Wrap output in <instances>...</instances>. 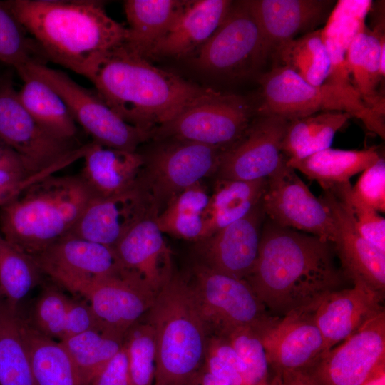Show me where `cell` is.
<instances>
[{
  "mask_svg": "<svg viewBox=\"0 0 385 385\" xmlns=\"http://www.w3.org/2000/svg\"><path fill=\"white\" fill-rule=\"evenodd\" d=\"M335 255L332 243L269 220L245 280L271 314L282 317L316 307L328 293L341 289L347 278L337 267Z\"/></svg>",
  "mask_w": 385,
  "mask_h": 385,
  "instance_id": "6da1fadb",
  "label": "cell"
},
{
  "mask_svg": "<svg viewBox=\"0 0 385 385\" xmlns=\"http://www.w3.org/2000/svg\"><path fill=\"white\" fill-rule=\"evenodd\" d=\"M84 76L124 121L151 134L218 92L153 66L124 43L98 56Z\"/></svg>",
  "mask_w": 385,
  "mask_h": 385,
  "instance_id": "7a4b0ae2",
  "label": "cell"
},
{
  "mask_svg": "<svg viewBox=\"0 0 385 385\" xmlns=\"http://www.w3.org/2000/svg\"><path fill=\"white\" fill-rule=\"evenodd\" d=\"M7 1L44 57L83 76L98 56L127 38L128 29L98 1Z\"/></svg>",
  "mask_w": 385,
  "mask_h": 385,
  "instance_id": "3957f363",
  "label": "cell"
},
{
  "mask_svg": "<svg viewBox=\"0 0 385 385\" xmlns=\"http://www.w3.org/2000/svg\"><path fill=\"white\" fill-rule=\"evenodd\" d=\"M93 197L79 175H46L0 206V232L36 256L71 232Z\"/></svg>",
  "mask_w": 385,
  "mask_h": 385,
  "instance_id": "277c9868",
  "label": "cell"
},
{
  "mask_svg": "<svg viewBox=\"0 0 385 385\" xmlns=\"http://www.w3.org/2000/svg\"><path fill=\"white\" fill-rule=\"evenodd\" d=\"M145 318L154 331L153 385H195L211 334L189 280L173 273L157 293Z\"/></svg>",
  "mask_w": 385,
  "mask_h": 385,
  "instance_id": "5b68a950",
  "label": "cell"
},
{
  "mask_svg": "<svg viewBox=\"0 0 385 385\" xmlns=\"http://www.w3.org/2000/svg\"><path fill=\"white\" fill-rule=\"evenodd\" d=\"M260 102L257 115L287 121L324 111H339L359 119L370 132L385 138L384 117L369 108L354 86L324 82L313 85L293 71L275 65L259 78Z\"/></svg>",
  "mask_w": 385,
  "mask_h": 385,
  "instance_id": "8992f818",
  "label": "cell"
},
{
  "mask_svg": "<svg viewBox=\"0 0 385 385\" xmlns=\"http://www.w3.org/2000/svg\"><path fill=\"white\" fill-rule=\"evenodd\" d=\"M142 154L137 185L156 217L184 189L216 174L225 149L195 142L164 140Z\"/></svg>",
  "mask_w": 385,
  "mask_h": 385,
  "instance_id": "52a82bcc",
  "label": "cell"
},
{
  "mask_svg": "<svg viewBox=\"0 0 385 385\" xmlns=\"http://www.w3.org/2000/svg\"><path fill=\"white\" fill-rule=\"evenodd\" d=\"M270 56L247 0L233 1L227 16L194 54L192 64L200 71L236 81L255 74Z\"/></svg>",
  "mask_w": 385,
  "mask_h": 385,
  "instance_id": "ba28073f",
  "label": "cell"
},
{
  "mask_svg": "<svg viewBox=\"0 0 385 385\" xmlns=\"http://www.w3.org/2000/svg\"><path fill=\"white\" fill-rule=\"evenodd\" d=\"M9 77L0 82V139L17 154L29 175L53 174L83 158L89 143L78 145L46 130L23 106Z\"/></svg>",
  "mask_w": 385,
  "mask_h": 385,
  "instance_id": "9c48e42d",
  "label": "cell"
},
{
  "mask_svg": "<svg viewBox=\"0 0 385 385\" xmlns=\"http://www.w3.org/2000/svg\"><path fill=\"white\" fill-rule=\"evenodd\" d=\"M19 76L31 75L49 85L66 103L73 120L103 146L135 152L152 138L150 132L131 125L118 116L93 91L79 85L67 73L38 61L18 71Z\"/></svg>",
  "mask_w": 385,
  "mask_h": 385,
  "instance_id": "30bf717a",
  "label": "cell"
},
{
  "mask_svg": "<svg viewBox=\"0 0 385 385\" xmlns=\"http://www.w3.org/2000/svg\"><path fill=\"white\" fill-rule=\"evenodd\" d=\"M189 282L211 335L225 337L245 327L258 331L276 317L268 313L245 279L218 272L198 262L193 267L192 279Z\"/></svg>",
  "mask_w": 385,
  "mask_h": 385,
  "instance_id": "8fae6325",
  "label": "cell"
},
{
  "mask_svg": "<svg viewBox=\"0 0 385 385\" xmlns=\"http://www.w3.org/2000/svg\"><path fill=\"white\" fill-rule=\"evenodd\" d=\"M253 113L245 97L218 91L153 130L152 138L195 142L225 150L242 137Z\"/></svg>",
  "mask_w": 385,
  "mask_h": 385,
  "instance_id": "7c38bea8",
  "label": "cell"
},
{
  "mask_svg": "<svg viewBox=\"0 0 385 385\" xmlns=\"http://www.w3.org/2000/svg\"><path fill=\"white\" fill-rule=\"evenodd\" d=\"M261 205L274 223L334 242L337 229L328 207L312 193L287 160L267 178Z\"/></svg>",
  "mask_w": 385,
  "mask_h": 385,
  "instance_id": "4fadbf2b",
  "label": "cell"
},
{
  "mask_svg": "<svg viewBox=\"0 0 385 385\" xmlns=\"http://www.w3.org/2000/svg\"><path fill=\"white\" fill-rule=\"evenodd\" d=\"M385 359V311L300 371L312 385H359Z\"/></svg>",
  "mask_w": 385,
  "mask_h": 385,
  "instance_id": "5bb4252c",
  "label": "cell"
},
{
  "mask_svg": "<svg viewBox=\"0 0 385 385\" xmlns=\"http://www.w3.org/2000/svg\"><path fill=\"white\" fill-rule=\"evenodd\" d=\"M71 292L86 299L101 329L123 338L148 312L157 294L127 271L80 282Z\"/></svg>",
  "mask_w": 385,
  "mask_h": 385,
  "instance_id": "9a60e30c",
  "label": "cell"
},
{
  "mask_svg": "<svg viewBox=\"0 0 385 385\" xmlns=\"http://www.w3.org/2000/svg\"><path fill=\"white\" fill-rule=\"evenodd\" d=\"M287 120L257 115L242 137L225 149L217 179L255 181L267 179L287 160L282 151Z\"/></svg>",
  "mask_w": 385,
  "mask_h": 385,
  "instance_id": "2e32d148",
  "label": "cell"
},
{
  "mask_svg": "<svg viewBox=\"0 0 385 385\" xmlns=\"http://www.w3.org/2000/svg\"><path fill=\"white\" fill-rule=\"evenodd\" d=\"M32 257L42 273L68 291L78 283L125 271L114 247L70 235Z\"/></svg>",
  "mask_w": 385,
  "mask_h": 385,
  "instance_id": "e0dca14e",
  "label": "cell"
},
{
  "mask_svg": "<svg viewBox=\"0 0 385 385\" xmlns=\"http://www.w3.org/2000/svg\"><path fill=\"white\" fill-rule=\"evenodd\" d=\"M314 309H301L276 317L257 331L274 372L302 371L327 352L314 318Z\"/></svg>",
  "mask_w": 385,
  "mask_h": 385,
  "instance_id": "ac0fdd59",
  "label": "cell"
},
{
  "mask_svg": "<svg viewBox=\"0 0 385 385\" xmlns=\"http://www.w3.org/2000/svg\"><path fill=\"white\" fill-rule=\"evenodd\" d=\"M265 213L261 202L242 218L197 242L200 263L245 279L257 257Z\"/></svg>",
  "mask_w": 385,
  "mask_h": 385,
  "instance_id": "d6986e66",
  "label": "cell"
},
{
  "mask_svg": "<svg viewBox=\"0 0 385 385\" xmlns=\"http://www.w3.org/2000/svg\"><path fill=\"white\" fill-rule=\"evenodd\" d=\"M351 289H340L325 295L314 310V318L329 351L357 331L369 319L385 311L384 293L361 280Z\"/></svg>",
  "mask_w": 385,
  "mask_h": 385,
  "instance_id": "ffe728a7",
  "label": "cell"
},
{
  "mask_svg": "<svg viewBox=\"0 0 385 385\" xmlns=\"http://www.w3.org/2000/svg\"><path fill=\"white\" fill-rule=\"evenodd\" d=\"M148 215H152L149 207L136 185L112 196L93 197L68 235L115 247L136 223Z\"/></svg>",
  "mask_w": 385,
  "mask_h": 385,
  "instance_id": "44dd1931",
  "label": "cell"
},
{
  "mask_svg": "<svg viewBox=\"0 0 385 385\" xmlns=\"http://www.w3.org/2000/svg\"><path fill=\"white\" fill-rule=\"evenodd\" d=\"M334 219L337 235L333 245L347 279L361 280L385 292V252L366 240L356 228L343 203L329 190L319 197Z\"/></svg>",
  "mask_w": 385,
  "mask_h": 385,
  "instance_id": "7402d4cb",
  "label": "cell"
},
{
  "mask_svg": "<svg viewBox=\"0 0 385 385\" xmlns=\"http://www.w3.org/2000/svg\"><path fill=\"white\" fill-rule=\"evenodd\" d=\"M270 54L296 38L316 30L327 19L334 4L330 0H247Z\"/></svg>",
  "mask_w": 385,
  "mask_h": 385,
  "instance_id": "603a6c76",
  "label": "cell"
},
{
  "mask_svg": "<svg viewBox=\"0 0 385 385\" xmlns=\"http://www.w3.org/2000/svg\"><path fill=\"white\" fill-rule=\"evenodd\" d=\"M114 248L123 269L156 293L174 273L170 248L152 215L136 223Z\"/></svg>",
  "mask_w": 385,
  "mask_h": 385,
  "instance_id": "cb8c5ba5",
  "label": "cell"
},
{
  "mask_svg": "<svg viewBox=\"0 0 385 385\" xmlns=\"http://www.w3.org/2000/svg\"><path fill=\"white\" fill-rule=\"evenodd\" d=\"M233 1L191 0L150 51L153 57H185L195 53L221 24Z\"/></svg>",
  "mask_w": 385,
  "mask_h": 385,
  "instance_id": "d4e9b609",
  "label": "cell"
},
{
  "mask_svg": "<svg viewBox=\"0 0 385 385\" xmlns=\"http://www.w3.org/2000/svg\"><path fill=\"white\" fill-rule=\"evenodd\" d=\"M79 175L93 197H108L133 188L143 164L142 154L91 141Z\"/></svg>",
  "mask_w": 385,
  "mask_h": 385,
  "instance_id": "484cf974",
  "label": "cell"
},
{
  "mask_svg": "<svg viewBox=\"0 0 385 385\" xmlns=\"http://www.w3.org/2000/svg\"><path fill=\"white\" fill-rule=\"evenodd\" d=\"M385 38L377 30L365 28L353 38L346 51V59L354 86L365 104L384 117V98L377 92L385 74Z\"/></svg>",
  "mask_w": 385,
  "mask_h": 385,
  "instance_id": "4316f807",
  "label": "cell"
},
{
  "mask_svg": "<svg viewBox=\"0 0 385 385\" xmlns=\"http://www.w3.org/2000/svg\"><path fill=\"white\" fill-rule=\"evenodd\" d=\"M19 326L35 385H86L60 341L43 334L20 316Z\"/></svg>",
  "mask_w": 385,
  "mask_h": 385,
  "instance_id": "83f0119b",
  "label": "cell"
},
{
  "mask_svg": "<svg viewBox=\"0 0 385 385\" xmlns=\"http://www.w3.org/2000/svg\"><path fill=\"white\" fill-rule=\"evenodd\" d=\"M180 0H127L123 3L128 24L124 45L148 60L153 48L168 30L182 9Z\"/></svg>",
  "mask_w": 385,
  "mask_h": 385,
  "instance_id": "f1b7e54d",
  "label": "cell"
},
{
  "mask_svg": "<svg viewBox=\"0 0 385 385\" xmlns=\"http://www.w3.org/2000/svg\"><path fill=\"white\" fill-rule=\"evenodd\" d=\"M381 157L376 147L362 150L328 148L302 159H288L287 165L327 190L349 182L353 175L363 172Z\"/></svg>",
  "mask_w": 385,
  "mask_h": 385,
  "instance_id": "f546056e",
  "label": "cell"
},
{
  "mask_svg": "<svg viewBox=\"0 0 385 385\" xmlns=\"http://www.w3.org/2000/svg\"><path fill=\"white\" fill-rule=\"evenodd\" d=\"M266 180L217 178L204 214L203 239L245 216L258 205L265 189Z\"/></svg>",
  "mask_w": 385,
  "mask_h": 385,
  "instance_id": "4dcf8cb0",
  "label": "cell"
},
{
  "mask_svg": "<svg viewBox=\"0 0 385 385\" xmlns=\"http://www.w3.org/2000/svg\"><path fill=\"white\" fill-rule=\"evenodd\" d=\"M19 77L24 84L18 91V97L29 113L53 135L76 141V123L58 93L38 78L31 75Z\"/></svg>",
  "mask_w": 385,
  "mask_h": 385,
  "instance_id": "1f68e13d",
  "label": "cell"
},
{
  "mask_svg": "<svg viewBox=\"0 0 385 385\" xmlns=\"http://www.w3.org/2000/svg\"><path fill=\"white\" fill-rule=\"evenodd\" d=\"M351 118L345 112L324 111L287 121L282 151L298 160L330 148L334 137Z\"/></svg>",
  "mask_w": 385,
  "mask_h": 385,
  "instance_id": "d6a6232c",
  "label": "cell"
},
{
  "mask_svg": "<svg viewBox=\"0 0 385 385\" xmlns=\"http://www.w3.org/2000/svg\"><path fill=\"white\" fill-rule=\"evenodd\" d=\"M210 195L198 182L177 194L156 217L163 233L175 237L198 242L204 238V214Z\"/></svg>",
  "mask_w": 385,
  "mask_h": 385,
  "instance_id": "836d02e7",
  "label": "cell"
},
{
  "mask_svg": "<svg viewBox=\"0 0 385 385\" xmlns=\"http://www.w3.org/2000/svg\"><path fill=\"white\" fill-rule=\"evenodd\" d=\"M0 385H35L17 309L0 299Z\"/></svg>",
  "mask_w": 385,
  "mask_h": 385,
  "instance_id": "e575fe53",
  "label": "cell"
},
{
  "mask_svg": "<svg viewBox=\"0 0 385 385\" xmlns=\"http://www.w3.org/2000/svg\"><path fill=\"white\" fill-rule=\"evenodd\" d=\"M272 56L277 60L276 65L289 68L309 83L321 85L329 75L330 59L322 29L282 45Z\"/></svg>",
  "mask_w": 385,
  "mask_h": 385,
  "instance_id": "d590c367",
  "label": "cell"
},
{
  "mask_svg": "<svg viewBox=\"0 0 385 385\" xmlns=\"http://www.w3.org/2000/svg\"><path fill=\"white\" fill-rule=\"evenodd\" d=\"M86 385L122 349L124 338L92 329L60 341Z\"/></svg>",
  "mask_w": 385,
  "mask_h": 385,
  "instance_id": "8d00e7d4",
  "label": "cell"
},
{
  "mask_svg": "<svg viewBox=\"0 0 385 385\" xmlns=\"http://www.w3.org/2000/svg\"><path fill=\"white\" fill-rule=\"evenodd\" d=\"M41 273L31 256L0 232V288L11 307L17 309L19 302L38 283Z\"/></svg>",
  "mask_w": 385,
  "mask_h": 385,
  "instance_id": "74e56055",
  "label": "cell"
},
{
  "mask_svg": "<svg viewBox=\"0 0 385 385\" xmlns=\"http://www.w3.org/2000/svg\"><path fill=\"white\" fill-rule=\"evenodd\" d=\"M35 41L12 13L8 1H0V61L18 71L31 62L43 63Z\"/></svg>",
  "mask_w": 385,
  "mask_h": 385,
  "instance_id": "f35d334b",
  "label": "cell"
},
{
  "mask_svg": "<svg viewBox=\"0 0 385 385\" xmlns=\"http://www.w3.org/2000/svg\"><path fill=\"white\" fill-rule=\"evenodd\" d=\"M126 349L133 385H153L155 369L154 331L145 316L126 333Z\"/></svg>",
  "mask_w": 385,
  "mask_h": 385,
  "instance_id": "ab89813d",
  "label": "cell"
},
{
  "mask_svg": "<svg viewBox=\"0 0 385 385\" xmlns=\"http://www.w3.org/2000/svg\"><path fill=\"white\" fill-rule=\"evenodd\" d=\"M371 3L368 0L338 1L322 29V36L346 51L355 36L366 28L365 19Z\"/></svg>",
  "mask_w": 385,
  "mask_h": 385,
  "instance_id": "60d3db41",
  "label": "cell"
},
{
  "mask_svg": "<svg viewBox=\"0 0 385 385\" xmlns=\"http://www.w3.org/2000/svg\"><path fill=\"white\" fill-rule=\"evenodd\" d=\"M331 191L344 205L356 228L371 245L385 252V219L364 204L352 192L350 182L334 186Z\"/></svg>",
  "mask_w": 385,
  "mask_h": 385,
  "instance_id": "b9f144b4",
  "label": "cell"
},
{
  "mask_svg": "<svg viewBox=\"0 0 385 385\" xmlns=\"http://www.w3.org/2000/svg\"><path fill=\"white\" fill-rule=\"evenodd\" d=\"M71 298L53 286H47L37 297L28 320L43 334L58 341L64 337L66 317Z\"/></svg>",
  "mask_w": 385,
  "mask_h": 385,
  "instance_id": "7bdbcfd3",
  "label": "cell"
},
{
  "mask_svg": "<svg viewBox=\"0 0 385 385\" xmlns=\"http://www.w3.org/2000/svg\"><path fill=\"white\" fill-rule=\"evenodd\" d=\"M225 337L236 350L247 369V385H269V364L256 329L240 327Z\"/></svg>",
  "mask_w": 385,
  "mask_h": 385,
  "instance_id": "ee69618b",
  "label": "cell"
},
{
  "mask_svg": "<svg viewBox=\"0 0 385 385\" xmlns=\"http://www.w3.org/2000/svg\"><path fill=\"white\" fill-rule=\"evenodd\" d=\"M353 193L364 204L378 212L385 211V160L381 157L364 170L354 186Z\"/></svg>",
  "mask_w": 385,
  "mask_h": 385,
  "instance_id": "f6af8a7d",
  "label": "cell"
},
{
  "mask_svg": "<svg viewBox=\"0 0 385 385\" xmlns=\"http://www.w3.org/2000/svg\"><path fill=\"white\" fill-rule=\"evenodd\" d=\"M89 385H133L124 346L94 376Z\"/></svg>",
  "mask_w": 385,
  "mask_h": 385,
  "instance_id": "bcb514c9",
  "label": "cell"
},
{
  "mask_svg": "<svg viewBox=\"0 0 385 385\" xmlns=\"http://www.w3.org/2000/svg\"><path fill=\"white\" fill-rule=\"evenodd\" d=\"M92 329L101 328L88 303L71 299L63 339Z\"/></svg>",
  "mask_w": 385,
  "mask_h": 385,
  "instance_id": "7dc6e473",
  "label": "cell"
},
{
  "mask_svg": "<svg viewBox=\"0 0 385 385\" xmlns=\"http://www.w3.org/2000/svg\"><path fill=\"white\" fill-rule=\"evenodd\" d=\"M207 352L232 366L240 374L247 385L246 367L236 350L225 337L211 335L208 340Z\"/></svg>",
  "mask_w": 385,
  "mask_h": 385,
  "instance_id": "c3c4849f",
  "label": "cell"
},
{
  "mask_svg": "<svg viewBox=\"0 0 385 385\" xmlns=\"http://www.w3.org/2000/svg\"><path fill=\"white\" fill-rule=\"evenodd\" d=\"M46 175L30 177L20 171L0 169V206L15 197L24 188Z\"/></svg>",
  "mask_w": 385,
  "mask_h": 385,
  "instance_id": "681fc988",
  "label": "cell"
},
{
  "mask_svg": "<svg viewBox=\"0 0 385 385\" xmlns=\"http://www.w3.org/2000/svg\"><path fill=\"white\" fill-rule=\"evenodd\" d=\"M204 366L212 374L227 381L230 385H246L237 371L208 352L206 353Z\"/></svg>",
  "mask_w": 385,
  "mask_h": 385,
  "instance_id": "f907efd6",
  "label": "cell"
},
{
  "mask_svg": "<svg viewBox=\"0 0 385 385\" xmlns=\"http://www.w3.org/2000/svg\"><path fill=\"white\" fill-rule=\"evenodd\" d=\"M269 385H312L300 371L287 370L274 372Z\"/></svg>",
  "mask_w": 385,
  "mask_h": 385,
  "instance_id": "816d5d0a",
  "label": "cell"
},
{
  "mask_svg": "<svg viewBox=\"0 0 385 385\" xmlns=\"http://www.w3.org/2000/svg\"><path fill=\"white\" fill-rule=\"evenodd\" d=\"M0 169L24 172L29 175L17 154L1 139Z\"/></svg>",
  "mask_w": 385,
  "mask_h": 385,
  "instance_id": "f5cc1de1",
  "label": "cell"
},
{
  "mask_svg": "<svg viewBox=\"0 0 385 385\" xmlns=\"http://www.w3.org/2000/svg\"><path fill=\"white\" fill-rule=\"evenodd\" d=\"M359 385H385V359H381Z\"/></svg>",
  "mask_w": 385,
  "mask_h": 385,
  "instance_id": "db71d44e",
  "label": "cell"
},
{
  "mask_svg": "<svg viewBox=\"0 0 385 385\" xmlns=\"http://www.w3.org/2000/svg\"><path fill=\"white\" fill-rule=\"evenodd\" d=\"M195 385H230L227 381L212 374L203 367Z\"/></svg>",
  "mask_w": 385,
  "mask_h": 385,
  "instance_id": "11a10c76",
  "label": "cell"
},
{
  "mask_svg": "<svg viewBox=\"0 0 385 385\" xmlns=\"http://www.w3.org/2000/svg\"><path fill=\"white\" fill-rule=\"evenodd\" d=\"M2 297H4V296L3 292L1 291V289L0 288V299L2 298Z\"/></svg>",
  "mask_w": 385,
  "mask_h": 385,
  "instance_id": "9f6ffc18",
  "label": "cell"
},
{
  "mask_svg": "<svg viewBox=\"0 0 385 385\" xmlns=\"http://www.w3.org/2000/svg\"><path fill=\"white\" fill-rule=\"evenodd\" d=\"M4 76H2L1 74H0V82L1 81V79L3 78Z\"/></svg>",
  "mask_w": 385,
  "mask_h": 385,
  "instance_id": "6f0895ef",
  "label": "cell"
}]
</instances>
